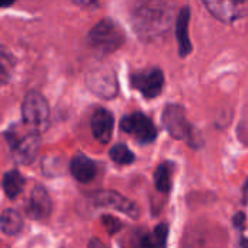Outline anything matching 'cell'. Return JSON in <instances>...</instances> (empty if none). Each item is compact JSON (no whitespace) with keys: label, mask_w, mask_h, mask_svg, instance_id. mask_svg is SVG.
<instances>
[{"label":"cell","mask_w":248,"mask_h":248,"mask_svg":"<svg viewBox=\"0 0 248 248\" xmlns=\"http://www.w3.org/2000/svg\"><path fill=\"white\" fill-rule=\"evenodd\" d=\"M171 173H173V164L169 161H164L157 167L154 173V182L160 192L167 193L171 189Z\"/></svg>","instance_id":"ac0fdd59"},{"label":"cell","mask_w":248,"mask_h":248,"mask_svg":"<svg viewBox=\"0 0 248 248\" xmlns=\"http://www.w3.org/2000/svg\"><path fill=\"white\" fill-rule=\"evenodd\" d=\"M102 222H103V227L106 228V231L109 234H116L121 230V222L116 218H113V217L108 215V217L102 218Z\"/></svg>","instance_id":"ffe728a7"},{"label":"cell","mask_w":248,"mask_h":248,"mask_svg":"<svg viewBox=\"0 0 248 248\" xmlns=\"http://www.w3.org/2000/svg\"><path fill=\"white\" fill-rule=\"evenodd\" d=\"M131 83L147 99H154L164 87V74L160 68H147L132 74Z\"/></svg>","instance_id":"9c48e42d"},{"label":"cell","mask_w":248,"mask_h":248,"mask_svg":"<svg viewBox=\"0 0 248 248\" xmlns=\"http://www.w3.org/2000/svg\"><path fill=\"white\" fill-rule=\"evenodd\" d=\"M86 83L89 89L102 99H112L118 94L116 76L109 67H97L92 70L86 77Z\"/></svg>","instance_id":"52a82bcc"},{"label":"cell","mask_w":248,"mask_h":248,"mask_svg":"<svg viewBox=\"0 0 248 248\" xmlns=\"http://www.w3.org/2000/svg\"><path fill=\"white\" fill-rule=\"evenodd\" d=\"M70 171H71L73 177L77 182H80V183H90L96 177L97 167H96V163L92 161L87 155L77 154L71 160Z\"/></svg>","instance_id":"4fadbf2b"},{"label":"cell","mask_w":248,"mask_h":248,"mask_svg":"<svg viewBox=\"0 0 248 248\" xmlns=\"http://www.w3.org/2000/svg\"><path fill=\"white\" fill-rule=\"evenodd\" d=\"M232 222H234V225H235L238 230H243V228L246 227V225H244V224H246V215H244L243 212H238V214L234 217Z\"/></svg>","instance_id":"44dd1931"},{"label":"cell","mask_w":248,"mask_h":248,"mask_svg":"<svg viewBox=\"0 0 248 248\" xmlns=\"http://www.w3.org/2000/svg\"><path fill=\"white\" fill-rule=\"evenodd\" d=\"M87 248H108L99 238H92L90 241H89V247Z\"/></svg>","instance_id":"603a6c76"},{"label":"cell","mask_w":248,"mask_h":248,"mask_svg":"<svg viewBox=\"0 0 248 248\" xmlns=\"http://www.w3.org/2000/svg\"><path fill=\"white\" fill-rule=\"evenodd\" d=\"M51 208H52L51 198L48 192L45 190V187L35 186L31 193V199L26 208L28 215L32 219H44L51 214Z\"/></svg>","instance_id":"7c38bea8"},{"label":"cell","mask_w":248,"mask_h":248,"mask_svg":"<svg viewBox=\"0 0 248 248\" xmlns=\"http://www.w3.org/2000/svg\"><path fill=\"white\" fill-rule=\"evenodd\" d=\"M163 125L167 129V132L176 138V140H187V142L190 145H193L196 141L193 140L195 131L192 128V125L187 122L185 110L182 106L177 105H169L166 106L164 112H163Z\"/></svg>","instance_id":"5b68a950"},{"label":"cell","mask_w":248,"mask_h":248,"mask_svg":"<svg viewBox=\"0 0 248 248\" xmlns=\"http://www.w3.org/2000/svg\"><path fill=\"white\" fill-rule=\"evenodd\" d=\"M92 199H93L94 205L116 209V211L128 215L132 219H137L138 215H140L138 206L132 201L126 199L125 196H122V195H119L116 192H112V190H100V192H96Z\"/></svg>","instance_id":"30bf717a"},{"label":"cell","mask_w":248,"mask_h":248,"mask_svg":"<svg viewBox=\"0 0 248 248\" xmlns=\"http://www.w3.org/2000/svg\"><path fill=\"white\" fill-rule=\"evenodd\" d=\"M23 122L33 131H42L49 121V108L42 94L38 92H29L22 102Z\"/></svg>","instance_id":"277c9868"},{"label":"cell","mask_w":248,"mask_h":248,"mask_svg":"<svg viewBox=\"0 0 248 248\" xmlns=\"http://www.w3.org/2000/svg\"><path fill=\"white\" fill-rule=\"evenodd\" d=\"M125 42L124 31L110 19L100 20L89 33V45L99 54H110Z\"/></svg>","instance_id":"7a4b0ae2"},{"label":"cell","mask_w":248,"mask_h":248,"mask_svg":"<svg viewBox=\"0 0 248 248\" xmlns=\"http://www.w3.org/2000/svg\"><path fill=\"white\" fill-rule=\"evenodd\" d=\"M244 198H246V201L248 202V180L247 183H246V186H244Z\"/></svg>","instance_id":"cb8c5ba5"},{"label":"cell","mask_w":248,"mask_h":248,"mask_svg":"<svg viewBox=\"0 0 248 248\" xmlns=\"http://www.w3.org/2000/svg\"><path fill=\"white\" fill-rule=\"evenodd\" d=\"M6 140L13 154V158L19 164H31L39 151L41 138L38 131H31L28 134L20 135L16 129H9L6 132Z\"/></svg>","instance_id":"3957f363"},{"label":"cell","mask_w":248,"mask_h":248,"mask_svg":"<svg viewBox=\"0 0 248 248\" xmlns=\"http://www.w3.org/2000/svg\"><path fill=\"white\" fill-rule=\"evenodd\" d=\"M109 155L112 158V161H115L116 164L125 166V164H131L135 160L134 153L124 144H116L112 147V150L109 151Z\"/></svg>","instance_id":"d6986e66"},{"label":"cell","mask_w":248,"mask_h":248,"mask_svg":"<svg viewBox=\"0 0 248 248\" xmlns=\"http://www.w3.org/2000/svg\"><path fill=\"white\" fill-rule=\"evenodd\" d=\"M113 125H115V119L113 115L103 109L99 108L92 118V132L93 137L102 142V144H108L112 138V132H113Z\"/></svg>","instance_id":"8fae6325"},{"label":"cell","mask_w":248,"mask_h":248,"mask_svg":"<svg viewBox=\"0 0 248 248\" xmlns=\"http://www.w3.org/2000/svg\"><path fill=\"white\" fill-rule=\"evenodd\" d=\"M73 3L78 4V6H83V7H89V6H93L96 4L99 0H71Z\"/></svg>","instance_id":"7402d4cb"},{"label":"cell","mask_w":248,"mask_h":248,"mask_svg":"<svg viewBox=\"0 0 248 248\" xmlns=\"http://www.w3.org/2000/svg\"><path fill=\"white\" fill-rule=\"evenodd\" d=\"M121 129L134 135V138L141 144H150L157 138V128L148 116L140 112L124 116L121 121Z\"/></svg>","instance_id":"8992f818"},{"label":"cell","mask_w":248,"mask_h":248,"mask_svg":"<svg viewBox=\"0 0 248 248\" xmlns=\"http://www.w3.org/2000/svg\"><path fill=\"white\" fill-rule=\"evenodd\" d=\"M174 22V6L170 0H140L132 12L137 35L147 41L163 38Z\"/></svg>","instance_id":"6da1fadb"},{"label":"cell","mask_w":248,"mask_h":248,"mask_svg":"<svg viewBox=\"0 0 248 248\" xmlns=\"http://www.w3.org/2000/svg\"><path fill=\"white\" fill-rule=\"evenodd\" d=\"M189 17H190V12L187 7H185L180 10L177 16V22H176V33H177L180 55L183 57L192 51V44L189 39Z\"/></svg>","instance_id":"9a60e30c"},{"label":"cell","mask_w":248,"mask_h":248,"mask_svg":"<svg viewBox=\"0 0 248 248\" xmlns=\"http://www.w3.org/2000/svg\"><path fill=\"white\" fill-rule=\"evenodd\" d=\"M167 238L169 227L166 224H160L151 232L138 234L134 248H166Z\"/></svg>","instance_id":"5bb4252c"},{"label":"cell","mask_w":248,"mask_h":248,"mask_svg":"<svg viewBox=\"0 0 248 248\" xmlns=\"http://www.w3.org/2000/svg\"><path fill=\"white\" fill-rule=\"evenodd\" d=\"M241 244H243V247L246 246V248H248V241H247V240H244V241H243Z\"/></svg>","instance_id":"484cf974"},{"label":"cell","mask_w":248,"mask_h":248,"mask_svg":"<svg viewBox=\"0 0 248 248\" xmlns=\"http://www.w3.org/2000/svg\"><path fill=\"white\" fill-rule=\"evenodd\" d=\"M23 187H25V179L19 171L12 170L3 176V190L7 195V198L10 199L17 198L22 193Z\"/></svg>","instance_id":"2e32d148"},{"label":"cell","mask_w":248,"mask_h":248,"mask_svg":"<svg viewBox=\"0 0 248 248\" xmlns=\"http://www.w3.org/2000/svg\"><path fill=\"white\" fill-rule=\"evenodd\" d=\"M12 1H13V0H1V4H3V6H7V4H10Z\"/></svg>","instance_id":"d4e9b609"},{"label":"cell","mask_w":248,"mask_h":248,"mask_svg":"<svg viewBox=\"0 0 248 248\" xmlns=\"http://www.w3.org/2000/svg\"><path fill=\"white\" fill-rule=\"evenodd\" d=\"M23 221L22 217L13 211V209H6L1 214V231L6 235H16L22 231Z\"/></svg>","instance_id":"e0dca14e"},{"label":"cell","mask_w":248,"mask_h":248,"mask_svg":"<svg viewBox=\"0 0 248 248\" xmlns=\"http://www.w3.org/2000/svg\"><path fill=\"white\" fill-rule=\"evenodd\" d=\"M206 9L221 22L232 23L248 15V0H202Z\"/></svg>","instance_id":"ba28073f"}]
</instances>
